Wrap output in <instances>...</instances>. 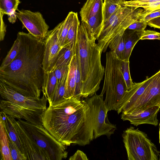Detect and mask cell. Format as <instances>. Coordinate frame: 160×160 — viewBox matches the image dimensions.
<instances>
[{
  "label": "cell",
  "instance_id": "obj_1",
  "mask_svg": "<svg viewBox=\"0 0 160 160\" xmlns=\"http://www.w3.org/2000/svg\"><path fill=\"white\" fill-rule=\"evenodd\" d=\"M42 125L62 143L84 146L94 139L92 116L85 100L73 97L47 108Z\"/></svg>",
  "mask_w": 160,
  "mask_h": 160
},
{
  "label": "cell",
  "instance_id": "obj_2",
  "mask_svg": "<svg viewBox=\"0 0 160 160\" xmlns=\"http://www.w3.org/2000/svg\"><path fill=\"white\" fill-rule=\"evenodd\" d=\"M18 54L12 62L0 70V82L23 94L39 98L45 73L44 43L29 33L18 32Z\"/></svg>",
  "mask_w": 160,
  "mask_h": 160
},
{
  "label": "cell",
  "instance_id": "obj_3",
  "mask_svg": "<svg viewBox=\"0 0 160 160\" xmlns=\"http://www.w3.org/2000/svg\"><path fill=\"white\" fill-rule=\"evenodd\" d=\"M87 23L82 22L79 26L75 49L82 78L81 97L87 98L96 93L105 73L101 56L102 52Z\"/></svg>",
  "mask_w": 160,
  "mask_h": 160
},
{
  "label": "cell",
  "instance_id": "obj_4",
  "mask_svg": "<svg viewBox=\"0 0 160 160\" xmlns=\"http://www.w3.org/2000/svg\"><path fill=\"white\" fill-rule=\"evenodd\" d=\"M14 126L27 160H61L67 157L68 146L58 141L43 125L15 119Z\"/></svg>",
  "mask_w": 160,
  "mask_h": 160
},
{
  "label": "cell",
  "instance_id": "obj_5",
  "mask_svg": "<svg viewBox=\"0 0 160 160\" xmlns=\"http://www.w3.org/2000/svg\"><path fill=\"white\" fill-rule=\"evenodd\" d=\"M1 111L18 120L23 119L35 125H42V117L48 101L41 98L24 96L0 82Z\"/></svg>",
  "mask_w": 160,
  "mask_h": 160
},
{
  "label": "cell",
  "instance_id": "obj_6",
  "mask_svg": "<svg viewBox=\"0 0 160 160\" xmlns=\"http://www.w3.org/2000/svg\"><path fill=\"white\" fill-rule=\"evenodd\" d=\"M121 61L114 52H107L104 84L100 95L103 96L106 92L104 102L108 112L117 111L128 91L121 70Z\"/></svg>",
  "mask_w": 160,
  "mask_h": 160
},
{
  "label": "cell",
  "instance_id": "obj_7",
  "mask_svg": "<svg viewBox=\"0 0 160 160\" xmlns=\"http://www.w3.org/2000/svg\"><path fill=\"white\" fill-rule=\"evenodd\" d=\"M144 9L122 5L106 21L96 40L101 50L105 52L110 42L118 35L138 19Z\"/></svg>",
  "mask_w": 160,
  "mask_h": 160
},
{
  "label": "cell",
  "instance_id": "obj_8",
  "mask_svg": "<svg viewBox=\"0 0 160 160\" xmlns=\"http://www.w3.org/2000/svg\"><path fill=\"white\" fill-rule=\"evenodd\" d=\"M123 141L128 160H160V152L145 132L131 126L123 131Z\"/></svg>",
  "mask_w": 160,
  "mask_h": 160
},
{
  "label": "cell",
  "instance_id": "obj_9",
  "mask_svg": "<svg viewBox=\"0 0 160 160\" xmlns=\"http://www.w3.org/2000/svg\"><path fill=\"white\" fill-rule=\"evenodd\" d=\"M91 112L94 130V139L102 135L108 138L117 129L116 125L110 122L107 117L108 112L103 99V96L96 93L85 100Z\"/></svg>",
  "mask_w": 160,
  "mask_h": 160
},
{
  "label": "cell",
  "instance_id": "obj_10",
  "mask_svg": "<svg viewBox=\"0 0 160 160\" xmlns=\"http://www.w3.org/2000/svg\"><path fill=\"white\" fill-rule=\"evenodd\" d=\"M155 106L160 107V70L154 74L152 81L134 105L123 113L136 114Z\"/></svg>",
  "mask_w": 160,
  "mask_h": 160
},
{
  "label": "cell",
  "instance_id": "obj_11",
  "mask_svg": "<svg viewBox=\"0 0 160 160\" xmlns=\"http://www.w3.org/2000/svg\"><path fill=\"white\" fill-rule=\"evenodd\" d=\"M17 18L22 23V29L26 28L30 34L37 39L43 40L49 30V27L42 14L39 12L17 9Z\"/></svg>",
  "mask_w": 160,
  "mask_h": 160
},
{
  "label": "cell",
  "instance_id": "obj_12",
  "mask_svg": "<svg viewBox=\"0 0 160 160\" xmlns=\"http://www.w3.org/2000/svg\"><path fill=\"white\" fill-rule=\"evenodd\" d=\"M60 22L53 29L49 31L43 40L44 49L43 68L45 72L54 71L59 51L61 49L58 40V32Z\"/></svg>",
  "mask_w": 160,
  "mask_h": 160
},
{
  "label": "cell",
  "instance_id": "obj_13",
  "mask_svg": "<svg viewBox=\"0 0 160 160\" xmlns=\"http://www.w3.org/2000/svg\"><path fill=\"white\" fill-rule=\"evenodd\" d=\"M160 109V107L155 106L136 114L122 113L121 118L129 121L136 126L143 124L157 126L158 123L157 115Z\"/></svg>",
  "mask_w": 160,
  "mask_h": 160
},
{
  "label": "cell",
  "instance_id": "obj_14",
  "mask_svg": "<svg viewBox=\"0 0 160 160\" xmlns=\"http://www.w3.org/2000/svg\"><path fill=\"white\" fill-rule=\"evenodd\" d=\"M154 75L141 82H134L132 88L128 91L123 98L117 110L118 114L124 113L134 105L151 82Z\"/></svg>",
  "mask_w": 160,
  "mask_h": 160
},
{
  "label": "cell",
  "instance_id": "obj_15",
  "mask_svg": "<svg viewBox=\"0 0 160 160\" xmlns=\"http://www.w3.org/2000/svg\"><path fill=\"white\" fill-rule=\"evenodd\" d=\"M15 119L1 111L0 122L3 124L8 138L13 142L21 152L24 155L20 139L15 127Z\"/></svg>",
  "mask_w": 160,
  "mask_h": 160
},
{
  "label": "cell",
  "instance_id": "obj_16",
  "mask_svg": "<svg viewBox=\"0 0 160 160\" xmlns=\"http://www.w3.org/2000/svg\"><path fill=\"white\" fill-rule=\"evenodd\" d=\"M64 98L67 99L74 97L76 86L77 70L75 54L74 55L69 66Z\"/></svg>",
  "mask_w": 160,
  "mask_h": 160
},
{
  "label": "cell",
  "instance_id": "obj_17",
  "mask_svg": "<svg viewBox=\"0 0 160 160\" xmlns=\"http://www.w3.org/2000/svg\"><path fill=\"white\" fill-rule=\"evenodd\" d=\"M102 0H87L80 12L81 21L87 22L91 17L102 12Z\"/></svg>",
  "mask_w": 160,
  "mask_h": 160
},
{
  "label": "cell",
  "instance_id": "obj_18",
  "mask_svg": "<svg viewBox=\"0 0 160 160\" xmlns=\"http://www.w3.org/2000/svg\"><path fill=\"white\" fill-rule=\"evenodd\" d=\"M142 32L136 31L127 28L124 31L125 48L123 60L129 61L134 46L138 41L140 40Z\"/></svg>",
  "mask_w": 160,
  "mask_h": 160
},
{
  "label": "cell",
  "instance_id": "obj_19",
  "mask_svg": "<svg viewBox=\"0 0 160 160\" xmlns=\"http://www.w3.org/2000/svg\"><path fill=\"white\" fill-rule=\"evenodd\" d=\"M57 84V79L54 71L44 73L42 92L49 103Z\"/></svg>",
  "mask_w": 160,
  "mask_h": 160
},
{
  "label": "cell",
  "instance_id": "obj_20",
  "mask_svg": "<svg viewBox=\"0 0 160 160\" xmlns=\"http://www.w3.org/2000/svg\"><path fill=\"white\" fill-rule=\"evenodd\" d=\"M20 3L19 0H0V12L7 15L8 20L12 24L16 22V10Z\"/></svg>",
  "mask_w": 160,
  "mask_h": 160
},
{
  "label": "cell",
  "instance_id": "obj_21",
  "mask_svg": "<svg viewBox=\"0 0 160 160\" xmlns=\"http://www.w3.org/2000/svg\"><path fill=\"white\" fill-rule=\"evenodd\" d=\"M125 39L124 31H123L116 36L108 45L110 51L114 52L118 58L121 60L123 59Z\"/></svg>",
  "mask_w": 160,
  "mask_h": 160
},
{
  "label": "cell",
  "instance_id": "obj_22",
  "mask_svg": "<svg viewBox=\"0 0 160 160\" xmlns=\"http://www.w3.org/2000/svg\"><path fill=\"white\" fill-rule=\"evenodd\" d=\"M75 54V50L70 46L62 48L58 55L54 69L56 68L69 66Z\"/></svg>",
  "mask_w": 160,
  "mask_h": 160
},
{
  "label": "cell",
  "instance_id": "obj_23",
  "mask_svg": "<svg viewBox=\"0 0 160 160\" xmlns=\"http://www.w3.org/2000/svg\"><path fill=\"white\" fill-rule=\"evenodd\" d=\"M75 14V12L72 11L70 12L65 19L60 22L58 32V40L61 49L64 46L69 28L73 21Z\"/></svg>",
  "mask_w": 160,
  "mask_h": 160
},
{
  "label": "cell",
  "instance_id": "obj_24",
  "mask_svg": "<svg viewBox=\"0 0 160 160\" xmlns=\"http://www.w3.org/2000/svg\"><path fill=\"white\" fill-rule=\"evenodd\" d=\"M122 5L136 8H142L144 10L142 15L147 14L156 10L160 9V1L154 2H132L126 1Z\"/></svg>",
  "mask_w": 160,
  "mask_h": 160
},
{
  "label": "cell",
  "instance_id": "obj_25",
  "mask_svg": "<svg viewBox=\"0 0 160 160\" xmlns=\"http://www.w3.org/2000/svg\"><path fill=\"white\" fill-rule=\"evenodd\" d=\"M80 25L78 13L75 12L73 21L69 28L63 47L70 46L75 50L78 29Z\"/></svg>",
  "mask_w": 160,
  "mask_h": 160
},
{
  "label": "cell",
  "instance_id": "obj_26",
  "mask_svg": "<svg viewBox=\"0 0 160 160\" xmlns=\"http://www.w3.org/2000/svg\"><path fill=\"white\" fill-rule=\"evenodd\" d=\"M1 160H12L9 147L8 138L2 123L0 122Z\"/></svg>",
  "mask_w": 160,
  "mask_h": 160
},
{
  "label": "cell",
  "instance_id": "obj_27",
  "mask_svg": "<svg viewBox=\"0 0 160 160\" xmlns=\"http://www.w3.org/2000/svg\"><path fill=\"white\" fill-rule=\"evenodd\" d=\"M126 0H104L102 13L104 22L107 21L112 15L121 6Z\"/></svg>",
  "mask_w": 160,
  "mask_h": 160
},
{
  "label": "cell",
  "instance_id": "obj_28",
  "mask_svg": "<svg viewBox=\"0 0 160 160\" xmlns=\"http://www.w3.org/2000/svg\"><path fill=\"white\" fill-rule=\"evenodd\" d=\"M102 12L91 17L86 22L92 32L96 39L99 35L103 23Z\"/></svg>",
  "mask_w": 160,
  "mask_h": 160
},
{
  "label": "cell",
  "instance_id": "obj_29",
  "mask_svg": "<svg viewBox=\"0 0 160 160\" xmlns=\"http://www.w3.org/2000/svg\"><path fill=\"white\" fill-rule=\"evenodd\" d=\"M68 75V74H67ZM67 75L57 84L49 105H53L66 99L64 98L65 91L66 82Z\"/></svg>",
  "mask_w": 160,
  "mask_h": 160
},
{
  "label": "cell",
  "instance_id": "obj_30",
  "mask_svg": "<svg viewBox=\"0 0 160 160\" xmlns=\"http://www.w3.org/2000/svg\"><path fill=\"white\" fill-rule=\"evenodd\" d=\"M19 47V40L17 37L12 47L5 58L3 59L0 67V70H3L13 60L18 54Z\"/></svg>",
  "mask_w": 160,
  "mask_h": 160
},
{
  "label": "cell",
  "instance_id": "obj_31",
  "mask_svg": "<svg viewBox=\"0 0 160 160\" xmlns=\"http://www.w3.org/2000/svg\"><path fill=\"white\" fill-rule=\"evenodd\" d=\"M121 70L126 83L128 91L132 87L133 82L131 78L129 70V61H121Z\"/></svg>",
  "mask_w": 160,
  "mask_h": 160
},
{
  "label": "cell",
  "instance_id": "obj_32",
  "mask_svg": "<svg viewBox=\"0 0 160 160\" xmlns=\"http://www.w3.org/2000/svg\"><path fill=\"white\" fill-rule=\"evenodd\" d=\"M9 147L12 160H27L25 156L19 151L13 142L8 138Z\"/></svg>",
  "mask_w": 160,
  "mask_h": 160
},
{
  "label": "cell",
  "instance_id": "obj_33",
  "mask_svg": "<svg viewBox=\"0 0 160 160\" xmlns=\"http://www.w3.org/2000/svg\"><path fill=\"white\" fill-rule=\"evenodd\" d=\"M145 39L160 40V33L155 31L144 30L142 32L140 40Z\"/></svg>",
  "mask_w": 160,
  "mask_h": 160
},
{
  "label": "cell",
  "instance_id": "obj_34",
  "mask_svg": "<svg viewBox=\"0 0 160 160\" xmlns=\"http://www.w3.org/2000/svg\"><path fill=\"white\" fill-rule=\"evenodd\" d=\"M69 66L55 68L54 71L57 79V83L60 82L68 73Z\"/></svg>",
  "mask_w": 160,
  "mask_h": 160
},
{
  "label": "cell",
  "instance_id": "obj_35",
  "mask_svg": "<svg viewBox=\"0 0 160 160\" xmlns=\"http://www.w3.org/2000/svg\"><path fill=\"white\" fill-rule=\"evenodd\" d=\"M148 22L141 20L139 18L130 25L127 28L136 31L141 32L145 30Z\"/></svg>",
  "mask_w": 160,
  "mask_h": 160
},
{
  "label": "cell",
  "instance_id": "obj_36",
  "mask_svg": "<svg viewBox=\"0 0 160 160\" xmlns=\"http://www.w3.org/2000/svg\"><path fill=\"white\" fill-rule=\"evenodd\" d=\"M160 16V9L153 11L146 15H142V13L140 15L139 19L145 22H148L151 19Z\"/></svg>",
  "mask_w": 160,
  "mask_h": 160
},
{
  "label": "cell",
  "instance_id": "obj_37",
  "mask_svg": "<svg viewBox=\"0 0 160 160\" xmlns=\"http://www.w3.org/2000/svg\"><path fill=\"white\" fill-rule=\"evenodd\" d=\"M86 155L82 151L78 150L76 152L69 158V160H88Z\"/></svg>",
  "mask_w": 160,
  "mask_h": 160
},
{
  "label": "cell",
  "instance_id": "obj_38",
  "mask_svg": "<svg viewBox=\"0 0 160 160\" xmlns=\"http://www.w3.org/2000/svg\"><path fill=\"white\" fill-rule=\"evenodd\" d=\"M1 24L0 27V41L4 40L6 32V26L5 25L3 19V14L0 12Z\"/></svg>",
  "mask_w": 160,
  "mask_h": 160
},
{
  "label": "cell",
  "instance_id": "obj_39",
  "mask_svg": "<svg viewBox=\"0 0 160 160\" xmlns=\"http://www.w3.org/2000/svg\"><path fill=\"white\" fill-rule=\"evenodd\" d=\"M148 25L151 27L160 29V16L148 21Z\"/></svg>",
  "mask_w": 160,
  "mask_h": 160
},
{
  "label": "cell",
  "instance_id": "obj_40",
  "mask_svg": "<svg viewBox=\"0 0 160 160\" xmlns=\"http://www.w3.org/2000/svg\"><path fill=\"white\" fill-rule=\"evenodd\" d=\"M132 2H154L160 1V0H131Z\"/></svg>",
  "mask_w": 160,
  "mask_h": 160
},
{
  "label": "cell",
  "instance_id": "obj_41",
  "mask_svg": "<svg viewBox=\"0 0 160 160\" xmlns=\"http://www.w3.org/2000/svg\"><path fill=\"white\" fill-rule=\"evenodd\" d=\"M159 143L160 144V122L159 124Z\"/></svg>",
  "mask_w": 160,
  "mask_h": 160
}]
</instances>
